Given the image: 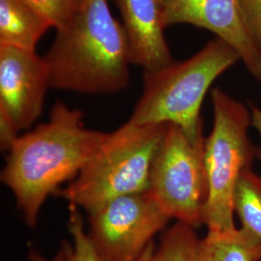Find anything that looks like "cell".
<instances>
[{"label": "cell", "instance_id": "obj_1", "mask_svg": "<svg viewBox=\"0 0 261 261\" xmlns=\"http://www.w3.org/2000/svg\"><path fill=\"white\" fill-rule=\"evenodd\" d=\"M106 136L86 129L81 111L56 102L48 121L14 142L0 179L13 193L29 226L37 224L47 196L79 175Z\"/></svg>", "mask_w": 261, "mask_h": 261}, {"label": "cell", "instance_id": "obj_2", "mask_svg": "<svg viewBox=\"0 0 261 261\" xmlns=\"http://www.w3.org/2000/svg\"><path fill=\"white\" fill-rule=\"evenodd\" d=\"M44 58L55 89L114 94L130 83L128 40L108 0H82L69 23L56 30Z\"/></svg>", "mask_w": 261, "mask_h": 261}, {"label": "cell", "instance_id": "obj_3", "mask_svg": "<svg viewBox=\"0 0 261 261\" xmlns=\"http://www.w3.org/2000/svg\"><path fill=\"white\" fill-rule=\"evenodd\" d=\"M238 61L241 59L233 47L215 38L184 61L143 70L142 94L129 121L174 124L192 140L203 138V99L216 79Z\"/></svg>", "mask_w": 261, "mask_h": 261}, {"label": "cell", "instance_id": "obj_4", "mask_svg": "<svg viewBox=\"0 0 261 261\" xmlns=\"http://www.w3.org/2000/svg\"><path fill=\"white\" fill-rule=\"evenodd\" d=\"M168 125L128 120L107 133L79 175L56 195L90 214L114 198L148 191L152 164Z\"/></svg>", "mask_w": 261, "mask_h": 261}, {"label": "cell", "instance_id": "obj_5", "mask_svg": "<svg viewBox=\"0 0 261 261\" xmlns=\"http://www.w3.org/2000/svg\"><path fill=\"white\" fill-rule=\"evenodd\" d=\"M214 124L204 139L208 196L204 209V224L209 231L235 228L233 198L235 188L243 173L251 169L257 157L248 136L252 113L220 88L211 92Z\"/></svg>", "mask_w": 261, "mask_h": 261}, {"label": "cell", "instance_id": "obj_6", "mask_svg": "<svg viewBox=\"0 0 261 261\" xmlns=\"http://www.w3.org/2000/svg\"><path fill=\"white\" fill-rule=\"evenodd\" d=\"M147 192L170 219L194 228L204 224V138L192 140L179 126L168 124L152 164Z\"/></svg>", "mask_w": 261, "mask_h": 261}, {"label": "cell", "instance_id": "obj_7", "mask_svg": "<svg viewBox=\"0 0 261 261\" xmlns=\"http://www.w3.org/2000/svg\"><path fill=\"white\" fill-rule=\"evenodd\" d=\"M171 219L149 193L114 198L89 214L87 235L102 261H139Z\"/></svg>", "mask_w": 261, "mask_h": 261}, {"label": "cell", "instance_id": "obj_8", "mask_svg": "<svg viewBox=\"0 0 261 261\" xmlns=\"http://www.w3.org/2000/svg\"><path fill=\"white\" fill-rule=\"evenodd\" d=\"M164 28L187 23L204 28L233 47L250 74L261 81V54L240 0H158Z\"/></svg>", "mask_w": 261, "mask_h": 261}, {"label": "cell", "instance_id": "obj_9", "mask_svg": "<svg viewBox=\"0 0 261 261\" xmlns=\"http://www.w3.org/2000/svg\"><path fill=\"white\" fill-rule=\"evenodd\" d=\"M49 72L36 51L0 46V110L20 130L29 128L44 109Z\"/></svg>", "mask_w": 261, "mask_h": 261}, {"label": "cell", "instance_id": "obj_10", "mask_svg": "<svg viewBox=\"0 0 261 261\" xmlns=\"http://www.w3.org/2000/svg\"><path fill=\"white\" fill-rule=\"evenodd\" d=\"M130 47L132 64L155 70L171 63L158 0H115Z\"/></svg>", "mask_w": 261, "mask_h": 261}, {"label": "cell", "instance_id": "obj_11", "mask_svg": "<svg viewBox=\"0 0 261 261\" xmlns=\"http://www.w3.org/2000/svg\"><path fill=\"white\" fill-rule=\"evenodd\" d=\"M51 28L23 0H0V46L35 51L38 42Z\"/></svg>", "mask_w": 261, "mask_h": 261}, {"label": "cell", "instance_id": "obj_12", "mask_svg": "<svg viewBox=\"0 0 261 261\" xmlns=\"http://www.w3.org/2000/svg\"><path fill=\"white\" fill-rule=\"evenodd\" d=\"M261 246L241 228L209 231L200 241V261H260Z\"/></svg>", "mask_w": 261, "mask_h": 261}, {"label": "cell", "instance_id": "obj_13", "mask_svg": "<svg viewBox=\"0 0 261 261\" xmlns=\"http://www.w3.org/2000/svg\"><path fill=\"white\" fill-rule=\"evenodd\" d=\"M200 241L194 227L177 222L163 234L158 248L151 243L139 261H200Z\"/></svg>", "mask_w": 261, "mask_h": 261}, {"label": "cell", "instance_id": "obj_14", "mask_svg": "<svg viewBox=\"0 0 261 261\" xmlns=\"http://www.w3.org/2000/svg\"><path fill=\"white\" fill-rule=\"evenodd\" d=\"M233 207L241 222L240 228L261 246V177L252 168L238 180Z\"/></svg>", "mask_w": 261, "mask_h": 261}, {"label": "cell", "instance_id": "obj_15", "mask_svg": "<svg viewBox=\"0 0 261 261\" xmlns=\"http://www.w3.org/2000/svg\"><path fill=\"white\" fill-rule=\"evenodd\" d=\"M59 30L74 17L82 0H23Z\"/></svg>", "mask_w": 261, "mask_h": 261}, {"label": "cell", "instance_id": "obj_16", "mask_svg": "<svg viewBox=\"0 0 261 261\" xmlns=\"http://www.w3.org/2000/svg\"><path fill=\"white\" fill-rule=\"evenodd\" d=\"M77 210L79 208L76 206L70 204L69 230L73 238L70 261H102L94 250L93 245L85 231L83 219Z\"/></svg>", "mask_w": 261, "mask_h": 261}, {"label": "cell", "instance_id": "obj_17", "mask_svg": "<svg viewBox=\"0 0 261 261\" xmlns=\"http://www.w3.org/2000/svg\"><path fill=\"white\" fill-rule=\"evenodd\" d=\"M252 39L261 54V0H240Z\"/></svg>", "mask_w": 261, "mask_h": 261}, {"label": "cell", "instance_id": "obj_18", "mask_svg": "<svg viewBox=\"0 0 261 261\" xmlns=\"http://www.w3.org/2000/svg\"><path fill=\"white\" fill-rule=\"evenodd\" d=\"M19 132L7 113L0 110V147L2 151H9L19 138Z\"/></svg>", "mask_w": 261, "mask_h": 261}, {"label": "cell", "instance_id": "obj_19", "mask_svg": "<svg viewBox=\"0 0 261 261\" xmlns=\"http://www.w3.org/2000/svg\"><path fill=\"white\" fill-rule=\"evenodd\" d=\"M70 252H71V244L64 242L62 244V247L56 253V256L51 258H47L43 256L40 252L32 250L28 254L29 261H70Z\"/></svg>", "mask_w": 261, "mask_h": 261}, {"label": "cell", "instance_id": "obj_20", "mask_svg": "<svg viewBox=\"0 0 261 261\" xmlns=\"http://www.w3.org/2000/svg\"><path fill=\"white\" fill-rule=\"evenodd\" d=\"M251 113H252V125L254 127V129L257 130L259 138H260V144L257 147V157L256 158L261 160V110L258 108L252 107Z\"/></svg>", "mask_w": 261, "mask_h": 261}]
</instances>
